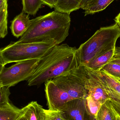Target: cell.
Masks as SVG:
<instances>
[{
  "mask_svg": "<svg viewBox=\"0 0 120 120\" xmlns=\"http://www.w3.org/2000/svg\"><path fill=\"white\" fill-rule=\"evenodd\" d=\"M117 120H120V115L117 113Z\"/></svg>",
  "mask_w": 120,
  "mask_h": 120,
  "instance_id": "33",
  "label": "cell"
},
{
  "mask_svg": "<svg viewBox=\"0 0 120 120\" xmlns=\"http://www.w3.org/2000/svg\"><path fill=\"white\" fill-rule=\"evenodd\" d=\"M115 49L99 56L94 58L84 66L95 71H99L110 63L115 56Z\"/></svg>",
  "mask_w": 120,
  "mask_h": 120,
  "instance_id": "12",
  "label": "cell"
},
{
  "mask_svg": "<svg viewBox=\"0 0 120 120\" xmlns=\"http://www.w3.org/2000/svg\"><path fill=\"white\" fill-rule=\"evenodd\" d=\"M120 37V29L116 23L101 27L77 49L78 64L85 66L96 57L115 49L116 41Z\"/></svg>",
  "mask_w": 120,
  "mask_h": 120,
  "instance_id": "3",
  "label": "cell"
},
{
  "mask_svg": "<svg viewBox=\"0 0 120 120\" xmlns=\"http://www.w3.org/2000/svg\"><path fill=\"white\" fill-rule=\"evenodd\" d=\"M110 63H114L120 65V59L115 58H113Z\"/></svg>",
  "mask_w": 120,
  "mask_h": 120,
  "instance_id": "29",
  "label": "cell"
},
{
  "mask_svg": "<svg viewBox=\"0 0 120 120\" xmlns=\"http://www.w3.org/2000/svg\"><path fill=\"white\" fill-rule=\"evenodd\" d=\"M98 72L104 89L112 106L120 115V82L103 70Z\"/></svg>",
  "mask_w": 120,
  "mask_h": 120,
  "instance_id": "9",
  "label": "cell"
},
{
  "mask_svg": "<svg viewBox=\"0 0 120 120\" xmlns=\"http://www.w3.org/2000/svg\"><path fill=\"white\" fill-rule=\"evenodd\" d=\"M117 113L109 99L101 105L96 117L97 120H117Z\"/></svg>",
  "mask_w": 120,
  "mask_h": 120,
  "instance_id": "15",
  "label": "cell"
},
{
  "mask_svg": "<svg viewBox=\"0 0 120 120\" xmlns=\"http://www.w3.org/2000/svg\"><path fill=\"white\" fill-rule=\"evenodd\" d=\"M45 91L49 109L58 110L72 100L68 94L57 86L52 79L45 83Z\"/></svg>",
  "mask_w": 120,
  "mask_h": 120,
  "instance_id": "8",
  "label": "cell"
},
{
  "mask_svg": "<svg viewBox=\"0 0 120 120\" xmlns=\"http://www.w3.org/2000/svg\"><path fill=\"white\" fill-rule=\"evenodd\" d=\"M52 42L11 44L1 50L5 64L25 60H41L56 45Z\"/></svg>",
  "mask_w": 120,
  "mask_h": 120,
  "instance_id": "4",
  "label": "cell"
},
{
  "mask_svg": "<svg viewBox=\"0 0 120 120\" xmlns=\"http://www.w3.org/2000/svg\"><path fill=\"white\" fill-rule=\"evenodd\" d=\"M23 108L27 120H44V109L36 101H32Z\"/></svg>",
  "mask_w": 120,
  "mask_h": 120,
  "instance_id": "13",
  "label": "cell"
},
{
  "mask_svg": "<svg viewBox=\"0 0 120 120\" xmlns=\"http://www.w3.org/2000/svg\"><path fill=\"white\" fill-rule=\"evenodd\" d=\"M114 58L120 59V45L117 47H116L115 51V56Z\"/></svg>",
  "mask_w": 120,
  "mask_h": 120,
  "instance_id": "27",
  "label": "cell"
},
{
  "mask_svg": "<svg viewBox=\"0 0 120 120\" xmlns=\"http://www.w3.org/2000/svg\"><path fill=\"white\" fill-rule=\"evenodd\" d=\"M2 86H3V85H2V83H1V82L0 80V87Z\"/></svg>",
  "mask_w": 120,
  "mask_h": 120,
  "instance_id": "34",
  "label": "cell"
},
{
  "mask_svg": "<svg viewBox=\"0 0 120 120\" xmlns=\"http://www.w3.org/2000/svg\"><path fill=\"white\" fill-rule=\"evenodd\" d=\"M102 105L96 101L89 95H87L85 98V108L88 114L91 116L96 117Z\"/></svg>",
  "mask_w": 120,
  "mask_h": 120,
  "instance_id": "20",
  "label": "cell"
},
{
  "mask_svg": "<svg viewBox=\"0 0 120 120\" xmlns=\"http://www.w3.org/2000/svg\"><path fill=\"white\" fill-rule=\"evenodd\" d=\"M41 60L33 59L17 62L11 66L4 67L0 73L2 85L10 87L32 76Z\"/></svg>",
  "mask_w": 120,
  "mask_h": 120,
  "instance_id": "6",
  "label": "cell"
},
{
  "mask_svg": "<svg viewBox=\"0 0 120 120\" xmlns=\"http://www.w3.org/2000/svg\"><path fill=\"white\" fill-rule=\"evenodd\" d=\"M82 0H58L55 6V11L70 15V13L80 8Z\"/></svg>",
  "mask_w": 120,
  "mask_h": 120,
  "instance_id": "14",
  "label": "cell"
},
{
  "mask_svg": "<svg viewBox=\"0 0 120 120\" xmlns=\"http://www.w3.org/2000/svg\"><path fill=\"white\" fill-rule=\"evenodd\" d=\"M93 0H82L80 5V8L84 10L86 6Z\"/></svg>",
  "mask_w": 120,
  "mask_h": 120,
  "instance_id": "26",
  "label": "cell"
},
{
  "mask_svg": "<svg viewBox=\"0 0 120 120\" xmlns=\"http://www.w3.org/2000/svg\"><path fill=\"white\" fill-rule=\"evenodd\" d=\"M8 2L0 9V39L4 38L8 34Z\"/></svg>",
  "mask_w": 120,
  "mask_h": 120,
  "instance_id": "19",
  "label": "cell"
},
{
  "mask_svg": "<svg viewBox=\"0 0 120 120\" xmlns=\"http://www.w3.org/2000/svg\"><path fill=\"white\" fill-rule=\"evenodd\" d=\"M10 94L9 87L3 86L0 87V109L13 107L10 103L9 97Z\"/></svg>",
  "mask_w": 120,
  "mask_h": 120,
  "instance_id": "21",
  "label": "cell"
},
{
  "mask_svg": "<svg viewBox=\"0 0 120 120\" xmlns=\"http://www.w3.org/2000/svg\"><path fill=\"white\" fill-rule=\"evenodd\" d=\"M24 113L23 109L13 106L10 108L0 109V120H15Z\"/></svg>",
  "mask_w": 120,
  "mask_h": 120,
  "instance_id": "18",
  "label": "cell"
},
{
  "mask_svg": "<svg viewBox=\"0 0 120 120\" xmlns=\"http://www.w3.org/2000/svg\"><path fill=\"white\" fill-rule=\"evenodd\" d=\"M115 21L116 22V23L118 25L120 29V12L115 18Z\"/></svg>",
  "mask_w": 120,
  "mask_h": 120,
  "instance_id": "28",
  "label": "cell"
},
{
  "mask_svg": "<svg viewBox=\"0 0 120 120\" xmlns=\"http://www.w3.org/2000/svg\"><path fill=\"white\" fill-rule=\"evenodd\" d=\"M27 120L23 113V114H22L19 117H18L17 120Z\"/></svg>",
  "mask_w": 120,
  "mask_h": 120,
  "instance_id": "30",
  "label": "cell"
},
{
  "mask_svg": "<svg viewBox=\"0 0 120 120\" xmlns=\"http://www.w3.org/2000/svg\"><path fill=\"white\" fill-rule=\"evenodd\" d=\"M8 2V0H0V9L5 3Z\"/></svg>",
  "mask_w": 120,
  "mask_h": 120,
  "instance_id": "31",
  "label": "cell"
},
{
  "mask_svg": "<svg viewBox=\"0 0 120 120\" xmlns=\"http://www.w3.org/2000/svg\"><path fill=\"white\" fill-rule=\"evenodd\" d=\"M101 70L115 78H120V65L109 63L104 66Z\"/></svg>",
  "mask_w": 120,
  "mask_h": 120,
  "instance_id": "22",
  "label": "cell"
},
{
  "mask_svg": "<svg viewBox=\"0 0 120 120\" xmlns=\"http://www.w3.org/2000/svg\"><path fill=\"white\" fill-rule=\"evenodd\" d=\"M44 120H67L62 111L58 110L44 109Z\"/></svg>",
  "mask_w": 120,
  "mask_h": 120,
  "instance_id": "23",
  "label": "cell"
},
{
  "mask_svg": "<svg viewBox=\"0 0 120 120\" xmlns=\"http://www.w3.org/2000/svg\"><path fill=\"white\" fill-rule=\"evenodd\" d=\"M31 20L29 15L22 11L11 22L10 28L13 35L17 38L22 37L29 27Z\"/></svg>",
  "mask_w": 120,
  "mask_h": 120,
  "instance_id": "11",
  "label": "cell"
},
{
  "mask_svg": "<svg viewBox=\"0 0 120 120\" xmlns=\"http://www.w3.org/2000/svg\"><path fill=\"white\" fill-rule=\"evenodd\" d=\"M70 15L52 11L31 19L29 27L18 43L52 42L59 45L69 35Z\"/></svg>",
  "mask_w": 120,
  "mask_h": 120,
  "instance_id": "1",
  "label": "cell"
},
{
  "mask_svg": "<svg viewBox=\"0 0 120 120\" xmlns=\"http://www.w3.org/2000/svg\"><path fill=\"white\" fill-rule=\"evenodd\" d=\"M114 0H93L85 8V15H92L105 9Z\"/></svg>",
  "mask_w": 120,
  "mask_h": 120,
  "instance_id": "16",
  "label": "cell"
},
{
  "mask_svg": "<svg viewBox=\"0 0 120 120\" xmlns=\"http://www.w3.org/2000/svg\"><path fill=\"white\" fill-rule=\"evenodd\" d=\"M86 78L84 66L79 65L52 80L73 99L85 98L87 96L88 93L85 86Z\"/></svg>",
  "mask_w": 120,
  "mask_h": 120,
  "instance_id": "5",
  "label": "cell"
},
{
  "mask_svg": "<svg viewBox=\"0 0 120 120\" xmlns=\"http://www.w3.org/2000/svg\"><path fill=\"white\" fill-rule=\"evenodd\" d=\"M84 67L86 75L85 86L88 95L96 101L103 104L110 98L104 89L98 71Z\"/></svg>",
  "mask_w": 120,
  "mask_h": 120,
  "instance_id": "7",
  "label": "cell"
},
{
  "mask_svg": "<svg viewBox=\"0 0 120 120\" xmlns=\"http://www.w3.org/2000/svg\"><path fill=\"white\" fill-rule=\"evenodd\" d=\"M76 50L66 44L55 46L40 60L27 81L28 86H39L77 66Z\"/></svg>",
  "mask_w": 120,
  "mask_h": 120,
  "instance_id": "2",
  "label": "cell"
},
{
  "mask_svg": "<svg viewBox=\"0 0 120 120\" xmlns=\"http://www.w3.org/2000/svg\"><path fill=\"white\" fill-rule=\"evenodd\" d=\"M90 120H97L96 117L94 116H91Z\"/></svg>",
  "mask_w": 120,
  "mask_h": 120,
  "instance_id": "32",
  "label": "cell"
},
{
  "mask_svg": "<svg viewBox=\"0 0 120 120\" xmlns=\"http://www.w3.org/2000/svg\"><path fill=\"white\" fill-rule=\"evenodd\" d=\"M44 5H46L51 8H55L57 2L58 0H41Z\"/></svg>",
  "mask_w": 120,
  "mask_h": 120,
  "instance_id": "24",
  "label": "cell"
},
{
  "mask_svg": "<svg viewBox=\"0 0 120 120\" xmlns=\"http://www.w3.org/2000/svg\"><path fill=\"white\" fill-rule=\"evenodd\" d=\"M116 79H117L118 81L120 82V78H116Z\"/></svg>",
  "mask_w": 120,
  "mask_h": 120,
  "instance_id": "35",
  "label": "cell"
},
{
  "mask_svg": "<svg viewBox=\"0 0 120 120\" xmlns=\"http://www.w3.org/2000/svg\"><path fill=\"white\" fill-rule=\"evenodd\" d=\"M5 64L4 60H3L2 55H1V50H0V73L2 71L3 68L5 67Z\"/></svg>",
  "mask_w": 120,
  "mask_h": 120,
  "instance_id": "25",
  "label": "cell"
},
{
  "mask_svg": "<svg viewBox=\"0 0 120 120\" xmlns=\"http://www.w3.org/2000/svg\"><path fill=\"white\" fill-rule=\"evenodd\" d=\"M22 12L29 15H34L44 5L41 0H22Z\"/></svg>",
  "mask_w": 120,
  "mask_h": 120,
  "instance_id": "17",
  "label": "cell"
},
{
  "mask_svg": "<svg viewBox=\"0 0 120 120\" xmlns=\"http://www.w3.org/2000/svg\"><path fill=\"white\" fill-rule=\"evenodd\" d=\"M85 98L71 100L59 110L62 111L67 120H90L91 116L88 114L85 108Z\"/></svg>",
  "mask_w": 120,
  "mask_h": 120,
  "instance_id": "10",
  "label": "cell"
}]
</instances>
